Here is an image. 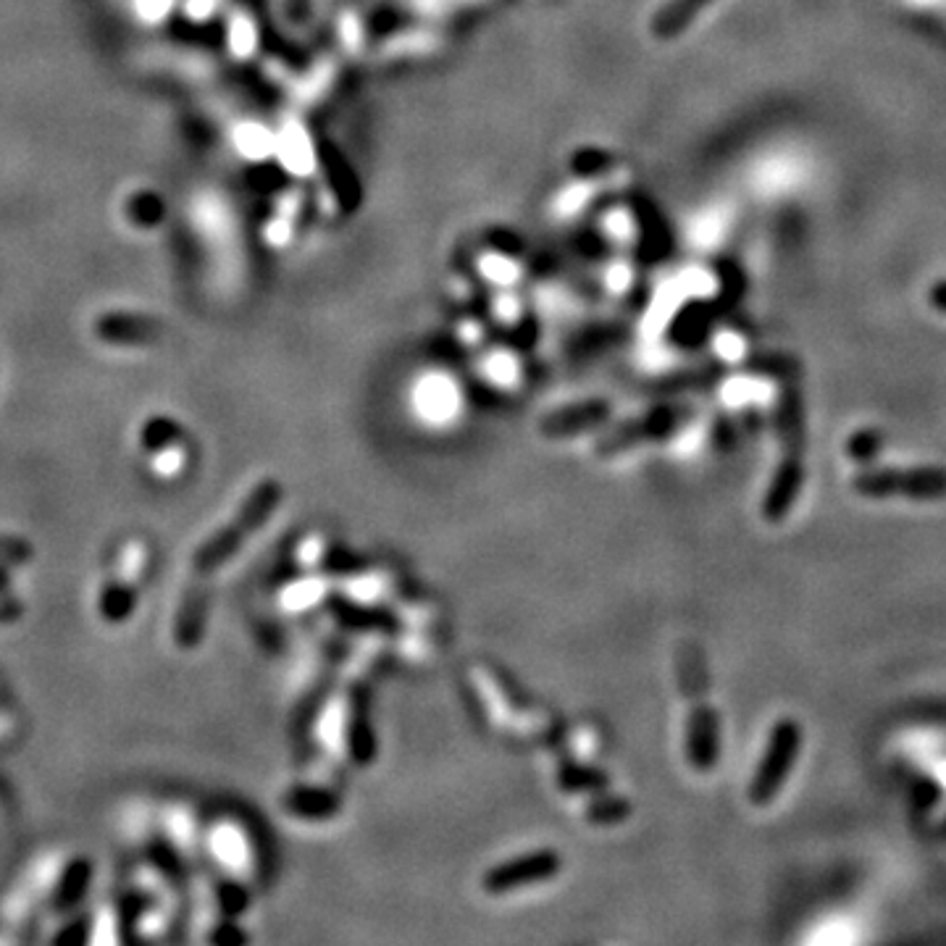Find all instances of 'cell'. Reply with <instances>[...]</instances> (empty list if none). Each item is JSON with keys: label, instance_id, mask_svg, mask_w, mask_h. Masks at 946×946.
Instances as JSON below:
<instances>
[{"label": "cell", "instance_id": "obj_1", "mask_svg": "<svg viewBox=\"0 0 946 946\" xmlns=\"http://www.w3.org/2000/svg\"><path fill=\"white\" fill-rule=\"evenodd\" d=\"M281 495H285V489H281L277 479H263L258 484V487L245 497L235 521H229L221 531H216L211 539H206L203 545H200V550L195 552L192 558L195 568H198L200 574H211V570L221 568L229 558H235V555L242 550L245 539L261 529L271 518V512L279 508Z\"/></svg>", "mask_w": 946, "mask_h": 946}, {"label": "cell", "instance_id": "obj_2", "mask_svg": "<svg viewBox=\"0 0 946 946\" xmlns=\"http://www.w3.org/2000/svg\"><path fill=\"white\" fill-rule=\"evenodd\" d=\"M852 489H855L859 497H868V500H888V497H907V500L917 502L944 500L946 468L863 466V471L852 476Z\"/></svg>", "mask_w": 946, "mask_h": 946}, {"label": "cell", "instance_id": "obj_3", "mask_svg": "<svg viewBox=\"0 0 946 946\" xmlns=\"http://www.w3.org/2000/svg\"><path fill=\"white\" fill-rule=\"evenodd\" d=\"M801 741H805V734L794 718H781L770 728L760 765H757L753 781H749V801L755 807H768L784 791L794 763L801 753Z\"/></svg>", "mask_w": 946, "mask_h": 946}, {"label": "cell", "instance_id": "obj_4", "mask_svg": "<svg viewBox=\"0 0 946 946\" xmlns=\"http://www.w3.org/2000/svg\"><path fill=\"white\" fill-rule=\"evenodd\" d=\"M560 865L562 859L555 849L529 852V855L512 857L508 859V863H500L495 865V868H489L481 878V888L487 894L500 897V894H510V892H518V888L555 878L560 873Z\"/></svg>", "mask_w": 946, "mask_h": 946}, {"label": "cell", "instance_id": "obj_5", "mask_svg": "<svg viewBox=\"0 0 946 946\" xmlns=\"http://www.w3.org/2000/svg\"><path fill=\"white\" fill-rule=\"evenodd\" d=\"M686 421H689V410L684 408L653 410V414L634 418V421L618 426V429H613L610 435H605L597 442V455L599 458H608V455L626 452L637 445L653 442V439H663L674 435L676 429H681Z\"/></svg>", "mask_w": 946, "mask_h": 946}, {"label": "cell", "instance_id": "obj_6", "mask_svg": "<svg viewBox=\"0 0 946 946\" xmlns=\"http://www.w3.org/2000/svg\"><path fill=\"white\" fill-rule=\"evenodd\" d=\"M686 760L699 773L713 770L720 760V718L710 705H691L686 718Z\"/></svg>", "mask_w": 946, "mask_h": 946}, {"label": "cell", "instance_id": "obj_7", "mask_svg": "<svg viewBox=\"0 0 946 946\" xmlns=\"http://www.w3.org/2000/svg\"><path fill=\"white\" fill-rule=\"evenodd\" d=\"M805 455L801 452H784L781 464L773 474L768 492L763 497V516L765 521L781 524L786 516L797 505L801 489H805Z\"/></svg>", "mask_w": 946, "mask_h": 946}, {"label": "cell", "instance_id": "obj_8", "mask_svg": "<svg viewBox=\"0 0 946 946\" xmlns=\"http://www.w3.org/2000/svg\"><path fill=\"white\" fill-rule=\"evenodd\" d=\"M610 416V408L605 402H584V406H570L560 408L555 414L545 416L539 424V431L550 439L581 435V431L595 429V426L605 424V418Z\"/></svg>", "mask_w": 946, "mask_h": 946}, {"label": "cell", "instance_id": "obj_9", "mask_svg": "<svg viewBox=\"0 0 946 946\" xmlns=\"http://www.w3.org/2000/svg\"><path fill=\"white\" fill-rule=\"evenodd\" d=\"M96 331L103 342H113V345H148L158 339V327L153 321L137 319V316H121V313L103 316V319L98 321Z\"/></svg>", "mask_w": 946, "mask_h": 946}, {"label": "cell", "instance_id": "obj_10", "mask_svg": "<svg viewBox=\"0 0 946 946\" xmlns=\"http://www.w3.org/2000/svg\"><path fill=\"white\" fill-rule=\"evenodd\" d=\"M285 810L295 818L306 820H327L342 810L335 794L323 789H310V786H298V789L285 794Z\"/></svg>", "mask_w": 946, "mask_h": 946}, {"label": "cell", "instance_id": "obj_11", "mask_svg": "<svg viewBox=\"0 0 946 946\" xmlns=\"http://www.w3.org/2000/svg\"><path fill=\"white\" fill-rule=\"evenodd\" d=\"M206 610H208L206 589L200 587V584H195V587L187 591L182 608H179V616H177L175 637L179 647L190 649L198 645L206 628Z\"/></svg>", "mask_w": 946, "mask_h": 946}, {"label": "cell", "instance_id": "obj_12", "mask_svg": "<svg viewBox=\"0 0 946 946\" xmlns=\"http://www.w3.org/2000/svg\"><path fill=\"white\" fill-rule=\"evenodd\" d=\"M348 744H350L352 760H356L358 765H368V763H371L374 749H377V744H374L371 728H368L364 691H356V697H352V705H350V726H348Z\"/></svg>", "mask_w": 946, "mask_h": 946}, {"label": "cell", "instance_id": "obj_13", "mask_svg": "<svg viewBox=\"0 0 946 946\" xmlns=\"http://www.w3.org/2000/svg\"><path fill=\"white\" fill-rule=\"evenodd\" d=\"M631 813V801H626L624 797H599L587 807L589 823H597V826H616V823H624Z\"/></svg>", "mask_w": 946, "mask_h": 946}, {"label": "cell", "instance_id": "obj_14", "mask_svg": "<svg viewBox=\"0 0 946 946\" xmlns=\"http://www.w3.org/2000/svg\"><path fill=\"white\" fill-rule=\"evenodd\" d=\"M880 450H884V437H880L878 431H873V429L857 431V435L849 439V447H847L849 458L857 460L859 466L876 464Z\"/></svg>", "mask_w": 946, "mask_h": 946}, {"label": "cell", "instance_id": "obj_15", "mask_svg": "<svg viewBox=\"0 0 946 946\" xmlns=\"http://www.w3.org/2000/svg\"><path fill=\"white\" fill-rule=\"evenodd\" d=\"M129 211H132V216L140 223H153L158 216H161V206H158L153 195H140V198L132 200Z\"/></svg>", "mask_w": 946, "mask_h": 946}, {"label": "cell", "instance_id": "obj_16", "mask_svg": "<svg viewBox=\"0 0 946 946\" xmlns=\"http://www.w3.org/2000/svg\"><path fill=\"white\" fill-rule=\"evenodd\" d=\"M942 799V789H938V784H934V781H920L915 786V794H913V801L917 807H920V810H930V807H936V801Z\"/></svg>", "mask_w": 946, "mask_h": 946}, {"label": "cell", "instance_id": "obj_17", "mask_svg": "<svg viewBox=\"0 0 946 946\" xmlns=\"http://www.w3.org/2000/svg\"><path fill=\"white\" fill-rule=\"evenodd\" d=\"M142 11L150 13V17H161V13L169 9L171 0H140Z\"/></svg>", "mask_w": 946, "mask_h": 946}]
</instances>
